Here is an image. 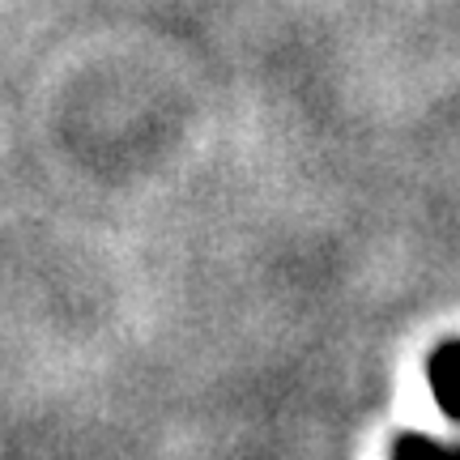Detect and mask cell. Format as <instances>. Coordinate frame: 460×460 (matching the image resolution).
Masks as SVG:
<instances>
[{"instance_id":"6da1fadb","label":"cell","mask_w":460,"mask_h":460,"mask_svg":"<svg viewBox=\"0 0 460 460\" xmlns=\"http://www.w3.org/2000/svg\"><path fill=\"white\" fill-rule=\"evenodd\" d=\"M427 379H430V396H435L439 413L460 422V341H444L430 349Z\"/></svg>"},{"instance_id":"7a4b0ae2","label":"cell","mask_w":460,"mask_h":460,"mask_svg":"<svg viewBox=\"0 0 460 460\" xmlns=\"http://www.w3.org/2000/svg\"><path fill=\"white\" fill-rule=\"evenodd\" d=\"M393 460H460V447H447L418 430H401L393 439Z\"/></svg>"}]
</instances>
